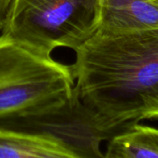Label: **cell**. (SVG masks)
Here are the masks:
<instances>
[{
    "instance_id": "1",
    "label": "cell",
    "mask_w": 158,
    "mask_h": 158,
    "mask_svg": "<svg viewBox=\"0 0 158 158\" xmlns=\"http://www.w3.org/2000/svg\"><path fill=\"white\" fill-rule=\"evenodd\" d=\"M73 51L78 96L108 120L128 128L158 109V28L97 30Z\"/></svg>"
},
{
    "instance_id": "2",
    "label": "cell",
    "mask_w": 158,
    "mask_h": 158,
    "mask_svg": "<svg viewBox=\"0 0 158 158\" xmlns=\"http://www.w3.org/2000/svg\"><path fill=\"white\" fill-rule=\"evenodd\" d=\"M102 0H14L2 34L44 56L74 50L99 28Z\"/></svg>"
},
{
    "instance_id": "3",
    "label": "cell",
    "mask_w": 158,
    "mask_h": 158,
    "mask_svg": "<svg viewBox=\"0 0 158 158\" xmlns=\"http://www.w3.org/2000/svg\"><path fill=\"white\" fill-rule=\"evenodd\" d=\"M73 88L70 65L0 35V118L63 101Z\"/></svg>"
},
{
    "instance_id": "4",
    "label": "cell",
    "mask_w": 158,
    "mask_h": 158,
    "mask_svg": "<svg viewBox=\"0 0 158 158\" xmlns=\"http://www.w3.org/2000/svg\"><path fill=\"white\" fill-rule=\"evenodd\" d=\"M128 128L111 122L86 104L74 88L63 101L0 118V131L53 141L79 158H104L102 144Z\"/></svg>"
},
{
    "instance_id": "5",
    "label": "cell",
    "mask_w": 158,
    "mask_h": 158,
    "mask_svg": "<svg viewBox=\"0 0 158 158\" xmlns=\"http://www.w3.org/2000/svg\"><path fill=\"white\" fill-rule=\"evenodd\" d=\"M158 28V4L150 0H102L98 30L132 33Z\"/></svg>"
},
{
    "instance_id": "6",
    "label": "cell",
    "mask_w": 158,
    "mask_h": 158,
    "mask_svg": "<svg viewBox=\"0 0 158 158\" xmlns=\"http://www.w3.org/2000/svg\"><path fill=\"white\" fill-rule=\"evenodd\" d=\"M104 158H158L154 127L135 124L106 142Z\"/></svg>"
},
{
    "instance_id": "7",
    "label": "cell",
    "mask_w": 158,
    "mask_h": 158,
    "mask_svg": "<svg viewBox=\"0 0 158 158\" xmlns=\"http://www.w3.org/2000/svg\"><path fill=\"white\" fill-rule=\"evenodd\" d=\"M0 158H79L62 146L32 135L0 131Z\"/></svg>"
},
{
    "instance_id": "8",
    "label": "cell",
    "mask_w": 158,
    "mask_h": 158,
    "mask_svg": "<svg viewBox=\"0 0 158 158\" xmlns=\"http://www.w3.org/2000/svg\"><path fill=\"white\" fill-rule=\"evenodd\" d=\"M14 0H0V31H3L10 15Z\"/></svg>"
},
{
    "instance_id": "9",
    "label": "cell",
    "mask_w": 158,
    "mask_h": 158,
    "mask_svg": "<svg viewBox=\"0 0 158 158\" xmlns=\"http://www.w3.org/2000/svg\"><path fill=\"white\" fill-rule=\"evenodd\" d=\"M150 119H158V109L151 115Z\"/></svg>"
},
{
    "instance_id": "10",
    "label": "cell",
    "mask_w": 158,
    "mask_h": 158,
    "mask_svg": "<svg viewBox=\"0 0 158 158\" xmlns=\"http://www.w3.org/2000/svg\"><path fill=\"white\" fill-rule=\"evenodd\" d=\"M155 128V132L157 133V135H158V127H154Z\"/></svg>"
},
{
    "instance_id": "11",
    "label": "cell",
    "mask_w": 158,
    "mask_h": 158,
    "mask_svg": "<svg viewBox=\"0 0 158 158\" xmlns=\"http://www.w3.org/2000/svg\"><path fill=\"white\" fill-rule=\"evenodd\" d=\"M150 1H152V2H157L158 0H150Z\"/></svg>"
},
{
    "instance_id": "12",
    "label": "cell",
    "mask_w": 158,
    "mask_h": 158,
    "mask_svg": "<svg viewBox=\"0 0 158 158\" xmlns=\"http://www.w3.org/2000/svg\"><path fill=\"white\" fill-rule=\"evenodd\" d=\"M155 3H157V4H158V1H157V2H155Z\"/></svg>"
}]
</instances>
